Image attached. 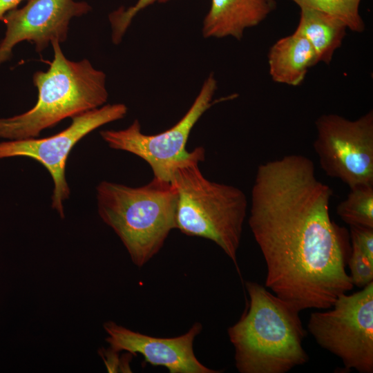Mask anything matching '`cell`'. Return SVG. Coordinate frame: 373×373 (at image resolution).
Instances as JSON below:
<instances>
[{"label":"cell","mask_w":373,"mask_h":373,"mask_svg":"<svg viewBox=\"0 0 373 373\" xmlns=\"http://www.w3.org/2000/svg\"><path fill=\"white\" fill-rule=\"evenodd\" d=\"M332 195L304 155L258 166L248 222L267 265L265 285L300 312L329 309L354 287L348 233L329 216Z\"/></svg>","instance_id":"obj_1"},{"label":"cell","mask_w":373,"mask_h":373,"mask_svg":"<svg viewBox=\"0 0 373 373\" xmlns=\"http://www.w3.org/2000/svg\"><path fill=\"white\" fill-rule=\"evenodd\" d=\"M248 309L227 330L240 373H285L309 359L299 312L262 285L247 281Z\"/></svg>","instance_id":"obj_2"},{"label":"cell","mask_w":373,"mask_h":373,"mask_svg":"<svg viewBox=\"0 0 373 373\" xmlns=\"http://www.w3.org/2000/svg\"><path fill=\"white\" fill-rule=\"evenodd\" d=\"M54 52L47 71H37L32 80L38 90L35 105L28 111L0 118V137L9 140L38 137L67 117L99 108L108 97L106 75L84 59H68L58 41L51 43Z\"/></svg>","instance_id":"obj_3"},{"label":"cell","mask_w":373,"mask_h":373,"mask_svg":"<svg viewBox=\"0 0 373 373\" xmlns=\"http://www.w3.org/2000/svg\"><path fill=\"white\" fill-rule=\"evenodd\" d=\"M98 213L141 267L163 247L175 229L176 193L171 182L153 177L137 187L102 181L96 187Z\"/></svg>","instance_id":"obj_4"},{"label":"cell","mask_w":373,"mask_h":373,"mask_svg":"<svg viewBox=\"0 0 373 373\" xmlns=\"http://www.w3.org/2000/svg\"><path fill=\"white\" fill-rule=\"evenodd\" d=\"M198 160L174 171L171 183L176 193L175 229L189 236L210 240L233 261L247 215V200L239 188L207 179Z\"/></svg>","instance_id":"obj_5"},{"label":"cell","mask_w":373,"mask_h":373,"mask_svg":"<svg viewBox=\"0 0 373 373\" xmlns=\"http://www.w3.org/2000/svg\"><path fill=\"white\" fill-rule=\"evenodd\" d=\"M216 89L217 81L210 74L185 115L172 127L160 133H143L139 121L135 119L125 129L104 130L99 134L110 148L140 157L150 165L155 178L171 182L178 166L192 160H204L203 147H196L189 152L186 145L195 124L213 104Z\"/></svg>","instance_id":"obj_6"},{"label":"cell","mask_w":373,"mask_h":373,"mask_svg":"<svg viewBox=\"0 0 373 373\" xmlns=\"http://www.w3.org/2000/svg\"><path fill=\"white\" fill-rule=\"evenodd\" d=\"M325 312L310 314L307 330L316 343L338 356L345 369L373 372V283L340 295Z\"/></svg>","instance_id":"obj_7"},{"label":"cell","mask_w":373,"mask_h":373,"mask_svg":"<svg viewBox=\"0 0 373 373\" xmlns=\"http://www.w3.org/2000/svg\"><path fill=\"white\" fill-rule=\"evenodd\" d=\"M313 146L325 173L350 189L373 185V111L355 120L324 114L315 122Z\"/></svg>","instance_id":"obj_8"},{"label":"cell","mask_w":373,"mask_h":373,"mask_svg":"<svg viewBox=\"0 0 373 373\" xmlns=\"http://www.w3.org/2000/svg\"><path fill=\"white\" fill-rule=\"evenodd\" d=\"M127 111L124 104H104L71 117V124L55 135L1 142L0 159L26 157L41 163L53 181L51 207L64 218V203L70 194L65 171L71 150L88 133L106 124L124 118Z\"/></svg>","instance_id":"obj_9"},{"label":"cell","mask_w":373,"mask_h":373,"mask_svg":"<svg viewBox=\"0 0 373 373\" xmlns=\"http://www.w3.org/2000/svg\"><path fill=\"white\" fill-rule=\"evenodd\" d=\"M91 6L75 0H28L21 8L8 12L3 21L6 26L0 41V65L10 59L13 48L27 41L40 52L53 41L64 42L73 17L88 13Z\"/></svg>","instance_id":"obj_10"},{"label":"cell","mask_w":373,"mask_h":373,"mask_svg":"<svg viewBox=\"0 0 373 373\" xmlns=\"http://www.w3.org/2000/svg\"><path fill=\"white\" fill-rule=\"evenodd\" d=\"M104 328L106 342L112 352L126 351L140 354L153 366L165 367L170 373H219L201 363L193 352L195 338L202 325L196 322L187 332L172 338H160L134 332L113 321H107Z\"/></svg>","instance_id":"obj_11"},{"label":"cell","mask_w":373,"mask_h":373,"mask_svg":"<svg viewBox=\"0 0 373 373\" xmlns=\"http://www.w3.org/2000/svg\"><path fill=\"white\" fill-rule=\"evenodd\" d=\"M276 8L274 0H211L203 21L205 38L241 39L245 29L256 26Z\"/></svg>","instance_id":"obj_12"},{"label":"cell","mask_w":373,"mask_h":373,"mask_svg":"<svg viewBox=\"0 0 373 373\" xmlns=\"http://www.w3.org/2000/svg\"><path fill=\"white\" fill-rule=\"evenodd\" d=\"M318 63L310 43L296 32L278 40L268 53L269 70L272 80L292 86L300 85L308 69Z\"/></svg>","instance_id":"obj_13"},{"label":"cell","mask_w":373,"mask_h":373,"mask_svg":"<svg viewBox=\"0 0 373 373\" xmlns=\"http://www.w3.org/2000/svg\"><path fill=\"white\" fill-rule=\"evenodd\" d=\"M346 25L329 14L300 9V20L294 32L304 37L314 48L318 61L329 64L346 34Z\"/></svg>","instance_id":"obj_14"},{"label":"cell","mask_w":373,"mask_h":373,"mask_svg":"<svg viewBox=\"0 0 373 373\" xmlns=\"http://www.w3.org/2000/svg\"><path fill=\"white\" fill-rule=\"evenodd\" d=\"M336 207V213L350 227L373 228V185L352 189Z\"/></svg>","instance_id":"obj_15"},{"label":"cell","mask_w":373,"mask_h":373,"mask_svg":"<svg viewBox=\"0 0 373 373\" xmlns=\"http://www.w3.org/2000/svg\"><path fill=\"white\" fill-rule=\"evenodd\" d=\"M300 8L323 12L342 21L348 29L356 32L365 30V23L359 12L361 0H291Z\"/></svg>","instance_id":"obj_16"},{"label":"cell","mask_w":373,"mask_h":373,"mask_svg":"<svg viewBox=\"0 0 373 373\" xmlns=\"http://www.w3.org/2000/svg\"><path fill=\"white\" fill-rule=\"evenodd\" d=\"M171 0H137L135 4L127 8L120 7L108 15L112 28V41L115 44L121 42L124 35L134 17L146 7L157 2L166 3Z\"/></svg>","instance_id":"obj_17"},{"label":"cell","mask_w":373,"mask_h":373,"mask_svg":"<svg viewBox=\"0 0 373 373\" xmlns=\"http://www.w3.org/2000/svg\"><path fill=\"white\" fill-rule=\"evenodd\" d=\"M347 264L353 285L363 288L373 283V260H370L358 248L352 245Z\"/></svg>","instance_id":"obj_18"},{"label":"cell","mask_w":373,"mask_h":373,"mask_svg":"<svg viewBox=\"0 0 373 373\" xmlns=\"http://www.w3.org/2000/svg\"><path fill=\"white\" fill-rule=\"evenodd\" d=\"M352 245L373 260V228L350 227Z\"/></svg>","instance_id":"obj_19"},{"label":"cell","mask_w":373,"mask_h":373,"mask_svg":"<svg viewBox=\"0 0 373 373\" xmlns=\"http://www.w3.org/2000/svg\"><path fill=\"white\" fill-rule=\"evenodd\" d=\"M24 0H0V21L10 10L17 8V6Z\"/></svg>","instance_id":"obj_20"}]
</instances>
